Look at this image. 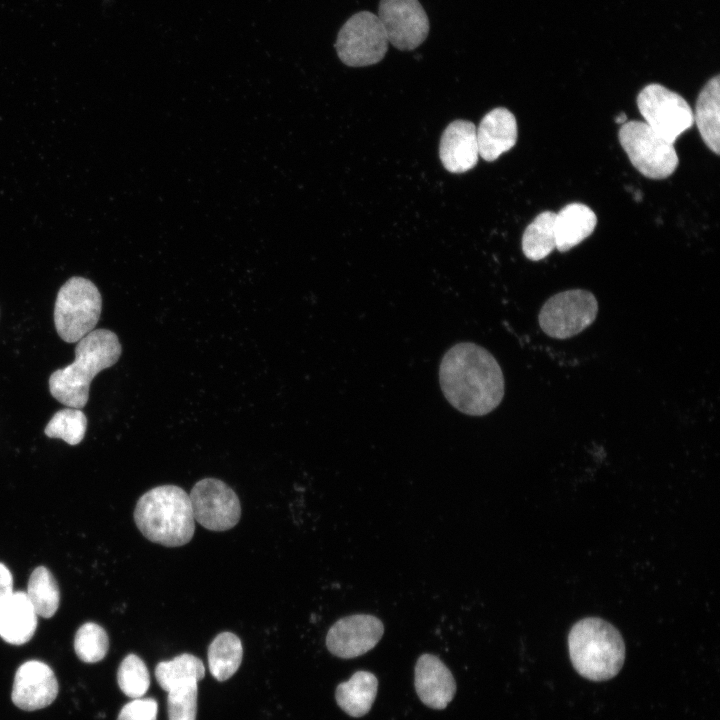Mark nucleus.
Wrapping results in <instances>:
<instances>
[{
	"label": "nucleus",
	"mask_w": 720,
	"mask_h": 720,
	"mask_svg": "<svg viewBox=\"0 0 720 720\" xmlns=\"http://www.w3.org/2000/svg\"><path fill=\"white\" fill-rule=\"evenodd\" d=\"M439 381L448 402L470 416L493 411L504 397L505 382L495 357L471 342L452 346L443 356Z\"/></svg>",
	"instance_id": "obj_1"
},
{
	"label": "nucleus",
	"mask_w": 720,
	"mask_h": 720,
	"mask_svg": "<svg viewBox=\"0 0 720 720\" xmlns=\"http://www.w3.org/2000/svg\"><path fill=\"white\" fill-rule=\"evenodd\" d=\"M121 351L114 332L108 329L91 331L77 342L74 362L50 375L51 395L67 407L83 408L89 398L91 381L100 371L113 366Z\"/></svg>",
	"instance_id": "obj_2"
},
{
	"label": "nucleus",
	"mask_w": 720,
	"mask_h": 720,
	"mask_svg": "<svg viewBox=\"0 0 720 720\" xmlns=\"http://www.w3.org/2000/svg\"><path fill=\"white\" fill-rule=\"evenodd\" d=\"M134 521L145 538L166 547L187 544L195 531L189 495L176 485L145 492L136 503Z\"/></svg>",
	"instance_id": "obj_3"
},
{
	"label": "nucleus",
	"mask_w": 720,
	"mask_h": 720,
	"mask_svg": "<svg viewBox=\"0 0 720 720\" xmlns=\"http://www.w3.org/2000/svg\"><path fill=\"white\" fill-rule=\"evenodd\" d=\"M568 649L576 672L596 682L615 677L625 660V644L620 632L598 617L581 619L572 626Z\"/></svg>",
	"instance_id": "obj_4"
},
{
	"label": "nucleus",
	"mask_w": 720,
	"mask_h": 720,
	"mask_svg": "<svg viewBox=\"0 0 720 720\" xmlns=\"http://www.w3.org/2000/svg\"><path fill=\"white\" fill-rule=\"evenodd\" d=\"M102 310V297L96 285L83 277L68 279L59 289L54 324L60 338L75 343L94 330Z\"/></svg>",
	"instance_id": "obj_5"
},
{
	"label": "nucleus",
	"mask_w": 720,
	"mask_h": 720,
	"mask_svg": "<svg viewBox=\"0 0 720 720\" xmlns=\"http://www.w3.org/2000/svg\"><path fill=\"white\" fill-rule=\"evenodd\" d=\"M619 142L632 165L645 177L664 179L678 166L674 144L643 121H627L618 132Z\"/></svg>",
	"instance_id": "obj_6"
},
{
	"label": "nucleus",
	"mask_w": 720,
	"mask_h": 720,
	"mask_svg": "<svg viewBox=\"0 0 720 720\" xmlns=\"http://www.w3.org/2000/svg\"><path fill=\"white\" fill-rule=\"evenodd\" d=\"M599 306L593 293L569 289L551 296L541 307L538 322L551 338L568 339L588 328L596 319Z\"/></svg>",
	"instance_id": "obj_7"
},
{
	"label": "nucleus",
	"mask_w": 720,
	"mask_h": 720,
	"mask_svg": "<svg viewBox=\"0 0 720 720\" xmlns=\"http://www.w3.org/2000/svg\"><path fill=\"white\" fill-rule=\"evenodd\" d=\"M388 39L378 16L363 10L353 14L340 28L335 48L339 59L350 67L380 62L388 49Z\"/></svg>",
	"instance_id": "obj_8"
},
{
	"label": "nucleus",
	"mask_w": 720,
	"mask_h": 720,
	"mask_svg": "<svg viewBox=\"0 0 720 720\" xmlns=\"http://www.w3.org/2000/svg\"><path fill=\"white\" fill-rule=\"evenodd\" d=\"M637 106L645 123L672 144L694 122L687 101L658 83L649 84L640 91Z\"/></svg>",
	"instance_id": "obj_9"
},
{
	"label": "nucleus",
	"mask_w": 720,
	"mask_h": 720,
	"mask_svg": "<svg viewBox=\"0 0 720 720\" xmlns=\"http://www.w3.org/2000/svg\"><path fill=\"white\" fill-rule=\"evenodd\" d=\"M189 498L195 521L208 530H229L240 519L239 498L235 491L220 479L199 480L193 486Z\"/></svg>",
	"instance_id": "obj_10"
},
{
	"label": "nucleus",
	"mask_w": 720,
	"mask_h": 720,
	"mask_svg": "<svg viewBox=\"0 0 720 720\" xmlns=\"http://www.w3.org/2000/svg\"><path fill=\"white\" fill-rule=\"evenodd\" d=\"M378 18L388 42L401 51L420 46L430 31V22L419 0H380Z\"/></svg>",
	"instance_id": "obj_11"
},
{
	"label": "nucleus",
	"mask_w": 720,
	"mask_h": 720,
	"mask_svg": "<svg viewBox=\"0 0 720 720\" xmlns=\"http://www.w3.org/2000/svg\"><path fill=\"white\" fill-rule=\"evenodd\" d=\"M384 633L382 621L369 614H355L336 621L326 635L331 654L343 659L361 656L373 649Z\"/></svg>",
	"instance_id": "obj_12"
},
{
	"label": "nucleus",
	"mask_w": 720,
	"mask_h": 720,
	"mask_svg": "<svg viewBox=\"0 0 720 720\" xmlns=\"http://www.w3.org/2000/svg\"><path fill=\"white\" fill-rule=\"evenodd\" d=\"M58 695V682L53 670L45 663L30 660L16 671L11 698L25 711L49 706Z\"/></svg>",
	"instance_id": "obj_13"
},
{
	"label": "nucleus",
	"mask_w": 720,
	"mask_h": 720,
	"mask_svg": "<svg viewBox=\"0 0 720 720\" xmlns=\"http://www.w3.org/2000/svg\"><path fill=\"white\" fill-rule=\"evenodd\" d=\"M414 685L421 702L435 710L445 709L456 693L451 671L440 658L428 653L415 664Z\"/></svg>",
	"instance_id": "obj_14"
},
{
	"label": "nucleus",
	"mask_w": 720,
	"mask_h": 720,
	"mask_svg": "<svg viewBox=\"0 0 720 720\" xmlns=\"http://www.w3.org/2000/svg\"><path fill=\"white\" fill-rule=\"evenodd\" d=\"M439 157L444 168L451 173L472 169L479 157L475 125L466 120L451 122L441 136Z\"/></svg>",
	"instance_id": "obj_15"
},
{
	"label": "nucleus",
	"mask_w": 720,
	"mask_h": 720,
	"mask_svg": "<svg viewBox=\"0 0 720 720\" xmlns=\"http://www.w3.org/2000/svg\"><path fill=\"white\" fill-rule=\"evenodd\" d=\"M479 155L486 161L496 160L517 141L515 116L503 107L489 111L476 128Z\"/></svg>",
	"instance_id": "obj_16"
},
{
	"label": "nucleus",
	"mask_w": 720,
	"mask_h": 720,
	"mask_svg": "<svg viewBox=\"0 0 720 720\" xmlns=\"http://www.w3.org/2000/svg\"><path fill=\"white\" fill-rule=\"evenodd\" d=\"M37 613L23 591L14 592L0 612V636L12 645L27 643L37 628Z\"/></svg>",
	"instance_id": "obj_17"
},
{
	"label": "nucleus",
	"mask_w": 720,
	"mask_h": 720,
	"mask_svg": "<svg viewBox=\"0 0 720 720\" xmlns=\"http://www.w3.org/2000/svg\"><path fill=\"white\" fill-rule=\"evenodd\" d=\"M597 224L593 210L582 203H571L555 215L556 249L567 252L589 237Z\"/></svg>",
	"instance_id": "obj_18"
},
{
	"label": "nucleus",
	"mask_w": 720,
	"mask_h": 720,
	"mask_svg": "<svg viewBox=\"0 0 720 720\" xmlns=\"http://www.w3.org/2000/svg\"><path fill=\"white\" fill-rule=\"evenodd\" d=\"M699 133L707 147L720 152V76L711 78L701 89L693 115Z\"/></svg>",
	"instance_id": "obj_19"
},
{
	"label": "nucleus",
	"mask_w": 720,
	"mask_h": 720,
	"mask_svg": "<svg viewBox=\"0 0 720 720\" xmlns=\"http://www.w3.org/2000/svg\"><path fill=\"white\" fill-rule=\"evenodd\" d=\"M377 690V677L369 671L360 670L336 687L335 699L346 714L359 718L370 711Z\"/></svg>",
	"instance_id": "obj_20"
},
{
	"label": "nucleus",
	"mask_w": 720,
	"mask_h": 720,
	"mask_svg": "<svg viewBox=\"0 0 720 720\" xmlns=\"http://www.w3.org/2000/svg\"><path fill=\"white\" fill-rule=\"evenodd\" d=\"M208 666L218 681H226L240 667L243 656L242 643L232 632L219 633L208 647Z\"/></svg>",
	"instance_id": "obj_21"
},
{
	"label": "nucleus",
	"mask_w": 720,
	"mask_h": 720,
	"mask_svg": "<svg viewBox=\"0 0 720 720\" xmlns=\"http://www.w3.org/2000/svg\"><path fill=\"white\" fill-rule=\"evenodd\" d=\"M204 675L205 667L202 660L189 653L159 662L155 668L156 680L165 691L185 683L198 682Z\"/></svg>",
	"instance_id": "obj_22"
},
{
	"label": "nucleus",
	"mask_w": 720,
	"mask_h": 720,
	"mask_svg": "<svg viewBox=\"0 0 720 720\" xmlns=\"http://www.w3.org/2000/svg\"><path fill=\"white\" fill-rule=\"evenodd\" d=\"M555 215L552 211H544L526 227L522 236V251L529 260L544 259L556 249Z\"/></svg>",
	"instance_id": "obj_23"
},
{
	"label": "nucleus",
	"mask_w": 720,
	"mask_h": 720,
	"mask_svg": "<svg viewBox=\"0 0 720 720\" xmlns=\"http://www.w3.org/2000/svg\"><path fill=\"white\" fill-rule=\"evenodd\" d=\"M38 616L52 617L59 607V588L52 573L44 566H39L30 575L27 592H25Z\"/></svg>",
	"instance_id": "obj_24"
},
{
	"label": "nucleus",
	"mask_w": 720,
	"mask_h": 720,
	"mask_svg": "<svg viewBox=\"0 0 720 720\" xmlns=\"http://www.w3.org/2000/svg\"><path fill=\"white\" fill-rule=\"evenodd\" d=\"M87 429V418L81 409L65 408L56 412L45 427L50 438H59L70 445L79 444Z\"/></svg>",
	"instance_id": "obj_25"
},
{
	"label": "nucleus",
	"mask_w": 720,
	"mask_h": 720,
	"mask_svg": "<svg viewBox=\"0 0 720 720\" xmlns=\"http://www.w3.org/2000/svg\"><path fill=\"white\" fill-rule=\"evenodd\" d=\"M109 649L106 631L98 624L87 622L76 632L74 650L77 657L85 663L101 661Z\"/></svg>",
	"instance_id": "obj_26"
},
{
	"label": "nucleus",
	"mask_w": 720,
	"mask_h": 720,
	"mask_svg": "<svg viewBox=\"0 0 720 720\" xmlns=\"http://www.w3.org/2000/svg\"><path fill=\"white\" fill-rule=\"evenodd\" d=\"M117 682L126 696H143L150 686V674L144 661L135 654L127 655L119 665Z\"/></svg>",
	"instance_id": "obj_27"
},
{
	"label": "nucleus",
	"mask_w": 720,
	"mask_h": 720,
	"mask_svg": "<svg viewBox=\"0 0 720 720\" xmlns=\"http://www.w3.org/2000/svg\"><path fill=\"white\" fill-rule=\"evenodd\" d=\"M198 682H189L167 691L169 720H196Z\"/></svg>",
	"instance_id": "obj_28"
},
{
	"label": "nucleus",
	"mask_w": 720,
	"mask_h": 720,
	"mask_svg": "<svg viewBox=\"0 0 720 720\" xmlns=\"http://www.w3.org/2000/svg\"><path fill=\"white\" fill-rule=\"evenodd\" d=\"M158 704L153 698H134L120 710L117 720H157Z\"/></svg>",
	"instance_id": "obj_29"
},
{
	"label": "nucleus",
	"mask_w": 720,
	"mask_h": 720,
	"mask_svg": "<svg viewBox=\"0 0 720 720\" xmlns=\"http://www.w3.org/2000/svg\"><path fill=\"white\" fill-rule=\"evenodd\" d=\"M13 593L12 574L3 563H0V612Z\"/></svg>",
	"instance_id": "obj_30"
},
{
	"label": "nucleus",
	"mask_w": 720,
	"mask_h": 720,
	"mask_svg": "<svg viewBox=\"0 0 720 720\" xmlns=\"http://www.w3.org/2000/svg\"><path fill=\"white\" fill-rule=\"evenodd\" d=\"M626 120H627V116H626L625 113H620V114L615 118V122L618 123V124H624L625 122H627Z\"/></svg>",
	"instance_id": "obj_31"
}]
</instances>
